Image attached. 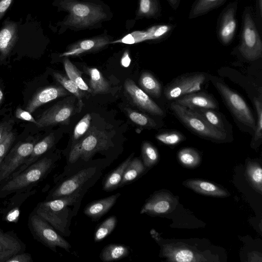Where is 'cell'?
I'll use <instances>...</instances> for the list:
<instances>
[{"label": "cell", "instance_id": "30bf717a", "mask_svg": "<svg viewBox=\"0 0 262 262\" xmlns=\"http://www.w3.org/2000/svg\"><path fill=\"white\" fill-rule=\"evenodd\" d=\"M35 141L17 143L0 163V184L10 178L31 154Z\"/></svg>", "mask_w": 262, "mask_h": 262}, {"label": "cell", "instance_id": "83f0119b", "mask_svg": "<svg viewBox=\"0 0 262 262\" xmlns=\"http://www.w3.org/2000/svg\"><path fill=\"white\" fill-rule=\"evenodd\" d=\"M129 254V247L119 244L106 245L101 251L100 258L103 262H110L122 259Z\"/></svg>", "mask_w": 262, "mask_h": 262}, {"label": "cell", "instance_id": "e575fe53", "mask_svg": "<svg viewBox=\"0 0 262 262\" xmlns=\"http://www.w3.org/2000/svg\"><path fill=\"white\" fill-rule=\"evenodd\" d=\"M63 63L68 77L74 82L81 91L91 92L90 88L82 78L81 72L70 60L66 58Z\"/></svg>", "mask_w": 262, "mask_h": 262}, {"label": "cell", "instance_id": "f6af8a7d", "mask_svg": "<svg viewBox=\"0 0 262 262\" xmlns=\"http://www.w3.org/2000/svg\"><path fill=\"white\" fill-rule=\"evenodd\" d=\"M16 118L22 120L27 121L34 123L36 125L37 124L36 120L34 118L31 114L27 111L17 108L15 111Z\"/></svg>", "mask_w": 262, "mask_h": 262}, {"label": "cell", "instance_id": "f907efd6", "mask_svg": "<svg viewBox=\"0 0 262 262\" xmlns=\"http://www.w3.org/2000/svg\"><path fill=\"white\" fill-rule=\"evenodd\" d=\"M130 62L131 59L128 52L125 51L121 59V64L123 67L127 68L129 66Z\"/></svg>", "mask_w": 262, "mask_h": 262}, {"label": "cell", "instance_id": "74e56055", "mask_svg": "<svg viewBox=\"0 0 262 262\" xmlns=\"http://www.w3.org/2000/svg\"><path fill=\"white\" fill-rule=\"evenodd\" d=\"M117 223L116 216L112 215L102 222L96 229L94 239L95 242H98L110 235L115 229Z\"/></svg>", "mask_w": 262, "mask_h": 262}, {"label": "cell", "instance_id": "1f68e13d", "mask_svg": "<svg viewBox=\"0 0 262 262\" xmlns=\"http://www.w3.org/2000/svg\"><path fill=\"white\" fill-rule=\"evenodd\" d=\"M146 168L140 159H132L124 171L119 187L136 180L144 173Z\"/></svg>", "mask_w": 262, "mask_h": 262}, {"label": "cell", "instance_id": "4316f807", "mask_svg": "<svg viewBox=\"0 0 262 262\" xmlns=\"http://www.w3.org/2000/svg\"><path fill=\"white\" fill-rule=\"evenodd\" d=\"M133 155L121 163L116 168L109 173L103 183V189L105 191H112L120 186L124 171L130 162Z\"/></svg>", "mask_w": 262, "mask_h": 262}, {"label": "cell", "instance_id": "7a4b0ae2", "mask_svg": "<svg viewBox=\"0 0 262 262\" xmlns=\"http://www.w3.org/2000/svg\"><path fill=\"white\" fill-rule=\"evenodd\" d=\"M56 159L52 156L40 158L23 171L0 184V199L21 192L43 180L54 168Z\"/></svg>", "mask_w": 262, "mask_h": 262}, {"label": "cell", "instance_id": "ba28073f", "mask_svg": "<svg viewBox=\"0 0 262 262\" xmlns=\"http://www.w3.org/2000/svg\"><path fill=\"white\" fill-rule=\"evenodd\" d=\"M214 84L236 119L254 130L255 119L242 97L222 82L215 81Z\"/></svg>", "mask_w": 262, "mask_h": 262}, {"label": "cell", "instance_id": "f546056e", "mask_svg": "<svg viewBox=\"0 0 262 262\" xmlns=\"http://www.w3.org/2000/svg\"><path fill=\"white\" fill-rule=\"evenodd\" d=\"M161 15V7L159 0H139L137 18L158 19Z\"/></svg>", "mask_w": 262, "mask_h": 262}, {"label": "cell", "instance_id": "ee69618b", "mask_svg": "<svg viewBox=\"0 0 262 262\" xmlns=\"http://www.w3.org/2000/svg\"><path fill=\"white\" fill-rule=\"evenodd\" d=\"M15 140V136L11 131L0 141V163L10 150Z\"/></svg>", "mask_w": 262, "mask_h": 262}, {"label": "cell", "instance_id": "d590c367", "mask_svg": "<svg viewBox=\"0 0 262 262\" xmlns=\"http://www.w3.org/2000/svg\"><path fill=\"white\" fill-rule=\"evenodd\" d=\"M53 77L67 91H68L77 98L79 111H80L83 106L80 92L81 90H80L74 82L60 73L54 72L53 73Z\"/></svg>", "mask_w": 262, "mask_h": 262}, {"label": "cell", "instance_id": "44dd1931", "mask_svg": "<svg viewBox=\"0 0 262 262\" xmlns=\"http://www.w3.org/2000/svg\"><path fill=\"white\" fill-rule=\"evenodd\" d=\"M18 38V28L16 23L6 21L0 30V60L9 55Z\"/></svg>", "mask_w": 262, "mask_h": 262}, {"label": "cell", "instance_id": "e0dca14e", "mask_svg": "<svg viewBox=\"0 0 262 262\" xmlns=\"http://www.w3.org/2000/svg\"><path fill=\"white\" fill-rule=\"evenodd\" d=\"M69 94L62 86L52 85L40 89L29 100L26 110L30 113H33L39 106Z\"/></svg>", "mask_w": 262, "mask_h": 262}, {"label": "cell", "instance_id": "4fadbf2b", "mask_svg": "<svg viewBox=\"0 0 262 262\" xmlns=\"http://www.w3.org/2000/svg\"><path fill=\"white\" fill-rule=\"evenodd\" d=\"M73 104L69 102H59L43 112L36 121L38 127L58 124H68L73 114Z\"/></svg>", "mask_w": 262, "mask_h": 262}, {"label": "cell", "instance_id": "6da1fadb", "mask_svg": "<svg viewBox=\"0 0 262 262\" xmlns=\"http://www.w3.org/2000/svg\"><path fill=\"white\" fill-rule=\"evenodd\" d=\"M88 187H84L74 193L56 199L41 202L33 212L49 223L57 231L64 236L70 234L71 220L77 211L71 206H79Z\"/></svg>", "mask_w": 262, "mask_h": 262}, {"label": "cell", "instance_id": "d4e9b609", "mask_svg": "<svg viewBox=\"0 0 262 262\" xmlns=\"http://www.w3.org/2000/svg\"><path fill=\"white\" fill-rule=\"evenodd\" d=\"M163 255L170 261L179 262H190L199 261L195 253L185 247L173 245H163Z\"/></svg>", "mask_w": 262, "mask_h": 262}, {"label": "cell", "instance_id": "5bb4252c", "mask_svg": "<svg viewBox=\"0 0 262 262\" xmlns=\"http://www.w3.org/2000/svg\"><path fill=\"white\" fill-rule=\"evenodd\" d=\"M178 200L172 194L165 191L155 192L146 201L140 213L159 215L170 212L177 205Z\"/></svg>", "mask_w": 262, "mask_h": 262}, {"label": "cell", "instance_id": "52a82bcc", "mask_svg": "<svg viewBox=\"0 0 262 262\" xmlns=\"http://www.w3.org/2000/svg\"><path fill=\"white\" fill-rule=\"evenodd\" d=\"M28 226L37 241L56 251L60 247L69 251L71 245L46 221L33 211L29 216Z\"/></svg>", "mask_w": 262, "mask_h": 262}, {"label": "cell", "instance_id": "d6a6232c", "mask_svg": "<svg viewBox=\"0 0 262 262\" xmlns=\"http://www.w3.org/2000/svg\"><path fill=\"white\" fill-rule=\"evenodd\" d=\"M246 176L252 186L259 193L262 191V169L258 163L249 162L247 165Z\"/></svg>", "mask_w": 262, "mask_h": 262}, {"label": "cell", "instance_id": "7bdbcfd3", "mask_svg": "<svg viewBox=\"0 0 262 262\" xmlns=\"http://www.w3.org/2000/svg\"><path fill=\"white\" fill-rule=\"evenodd\" d=\"M254 104L257 114V122L254 129V139L255 141L262 137V103L261 97L254 99Z\"/></svg>", "mask_w": 262, "mask_h": 262}, {"label": "cell", "instance_id": "277c9868", "mask_svg": "<svg viewBox=\"0 0 262 262\" xmlns=\"http://www.w3.org/2000/svg\"><path fill=\"white\" fill-rule=\"evenodd\" d=\"M237 49L245 59L256 60L262 56V41L252 7L245 8L242 14Z\"/></svg>", "mask_w": 262, "mask_h": 262}, {"label": "cell", "instance_id": "ac0fdd59", "mask_svg": "<svg viewBox=\"0 0 262 262\" xmlns=\"http://www.w3.org/2000/svg\"><path fill=\"white\" fill-rule=\"evenodd\" d=\"M109 43V39L106 36H97L84 39L70 46L67 50L60 56H76L97 51L103 48Z\"/></svg>", "mask_w": 262, "mask_h": 262}, {"label": "cell", "instance_id": "681fc988", "mask_svg": "<svg viewBox=\"0 0 262 262\" xmlns=\"http://www.w3.org/2000/svg\"><path fill=\"white\" fill-rule=\"evenodd\" d=\"M13 0H0V19H1L11 5Z\"/></svg>", "mask_w": 262, "mask_h": 262}, {"label": "cell", "instance_id": "8992f818", "mask_svg": "<svg viewBox=\"0 0 262 262\" xmlns=\"http://www.w3.org/2000/svg\"><path fill=\"white\" fill-rule=\"evenodd\" d=\"M170 107L181 122L197 135L217 142L226 139V132L212 126L196 112L174 102L170 104Z\"/></svg>", "mask_w": 262, "mask_h": 262}, {"label": "cell", "instance_id": "7dc6e473", "mask_svg": "<svg viewBox=\"0 0 262 262\" xmlns=\"http://www.w3.org/2000/svg\"><path fill=\"white\" fill-rule=\"evenodd\" d=\"M255 18L260 30L262 24V0H255Z\"/></svg>", "mask_w": 262, "mask_h": 262}, {"label": "cell", "instance_id": "ab89813d", "mask_svg": "<svg viewBox=\"0 0 262 262\" xmlns=\"http://www.w3.org/2000/svg\"><path fill=\"white\" fill-rule=\"evenodd\" d=\"M91 116L90 114H86L76 125L72 138V144L79 140L88 132L90 128Z\"/></svg>", "mask_w": 262, "mask_h": 262}, {"label": "cell", "instance_id": "c3c4849f", "mask_svg": "<svg viewBox=\"0 0 262 262\" xmlns=\"http://www.w3.org/2000/svg\"><path fill=\"white\" fill-rule=\"evenodd\" d=\"M13 120H9L0 123V141L11 131Z\"/></svg>", "mask_w": 262, "mask_h": 262}, {"label": "cell", "instance_id": "f35d334b", "mask_svg": "<svg viewBox=\"0 0 262 262\" xmlns=\"http://www.w3.org/2000/svg\"><path fill=\"white\" fill-rule=\"evenodd\" d=\"M191 110L199 114L212 126L219 130L226 132L222 118L214 110L210 108H194Z\"/></svg>", "mask_w": 262, "mask_h": 262}, {"label": "cell", "instance_id": "484cf974", "mask_svg": "<svg viewBox=\"0 0 262 262\" xmlns=\"http://www.w3.org/2000/svg\"><path fill=\"white\" fill-rule=\"evenodd\" d=\"M228 0H195L188 14L189 19L203 16L224 5Z\"/></svg>", "mask_w": 262, "mask_h": 262}, {"label": "cell", "instance_id": "f1b7e54d", "mask_svg": "<svg viewBox=\"0 0 262 262\" xmlns=\"http://www.w3.org/2000/svg\"><path fill=\"white\" fill-rule=\"evenodd\" d=\"M85 72L90 76L91 92L94 94L104 93L109 89L108 82L100 71L96 68H86Z\"/></svg>", "mask_w": 262, "mask_h": 262}, {"label": "cell", "instance_id": "5b68a950", "mask_svg": "<svg viewBox=\"0 0 262 262\" xmlns=\"http://www.w3.org/2000/svg\"><path fill=\"white\" fill-rule=\"evenodd\" d=\"M60 5L69 13L64 24L77 29L89 27L106 17L99 6L76 0H61Z\"/></svg>", "mask_w": 262, "mask_h": 262}, {"label": "cell", "instance_id": "836d02e7", "mask_svg": "<svg viewBox=\"0 0 262 262\" xmlns=\"http://www.w3.org/2000/svg\"><path fill=\"white\" fill-rule=\"evenodd\" d=\"M178 159L185 167L194 168L198 166L201 161L200 154L192 148H184L178 154Z\"/></svg>", "mask_w": 262, "mask_h": 262}, {"label": "cell", "instance_id": "9a60e30c", "mask_svg": "<svg viewBox=\"0 0 262 262\" xmlns=\"http://www.w3.org/2000/svg\"><path fill=\"white\" fill-rule=\"evenodd\" d=\"M176 27L175 24H161L154 26L146 31L133 32L117 42L132 44L144 40L160 41L166 39Z\"/></svg>", "mask_w": 262, "mask_h": 262}, {"label": "cell", "instance_id": "d6986e66", "mask_svg": "<svg viewBox=\"0 0 262 262\" xmlns=\"http://www.w3.org/2000/svg\"><path fill=\"white\" fill-rule=\"evenodd\" d=\"M189 109L210 108L215 110L218 108V104L213 97L210 95L195 92L179 97L173 101Z\"/></svg>", "mask_w": 262, "mask_h": 262}, {"label": "cell", "instance_id": "8fae6325", "mask_svg": "<svg viewBox=\"0 0 262 262\" xmlns=\"http://www.w3.org/2000/svg\"><path fill=\"white\" fill-rule=\"evenodd\" d=\"M237 7V1L231 2L224 8L219 16L216 33L219 41L224 46L230 44L236 34Z\"/></svg>", "mask_w": 262, "mask_h": 262}, {"label": "cell", "instance_id": "60d3db41", "mask_svg": "<svg viewBox=\"0 0 262 262\" xmlns=\"http://www.w3.org/2000/svg\"><path fill=\"white\" fill-rule=\"evenodd\" d=\"M156 138L166 145H175L183 141L185 137L178 131H169L157 135Z\"/></svg>", "mask_w": 262, "mask_h": 262}, {"label": "cell", "instance_id": "bcb514c9", "mask_svg": "<svg viewBox=\"0 0 262 262\" xmlns=\"http://www.w3.org/2000/svg\"><path fill=\"white\" fill-rule=\"evenodd\" d=\"M33 259L30 254L21 252L15 254L9 258L6 262H32Z\"/></svg>", "mask_w": 262, "mask_h": 262}, {"label": "cell", "instance_id": "ffe728a7", "mask_svg": "<svg viewBox=\"0 0 262 262\" xmlns=\"http://www.w3.org/2000/svg\"><path fill=\"white\" fill-rule=\"evenodd\" d=\"M25 248L24 243L15 234L0 229V262H6L15 254L24 252Z\"/></svg>", "mask_w": 262, "mask_h": 262}, {"label": "cell", "instance_id": "b9f144b4", "mask_svg": "<svg viewBox=\"0 0 262 262\" xmlns=\"http://www.w3.org/2000/svg\"><path fill=\"white\" fill-rule=\"evenodd\" d=\"M126 111L129 119L135 124L145 127L156 126V124L154 120L147 116L129 108L126 109Z\"/></svg>", "mask_w": 262, "mask_h": 262}, {"label": "cell", "instance_id": "3957f363", "mask_svg": "<svg viewBox=\"0 0 262 262\" xmlns=\"http://www.w3.org/2000/svg\"><path fill=\"white\" fill-rule=\"evenodd\" d=\"M112 146L107 133L93 126L82 138L72 145L68 164L73 165L80 160L88 161L95 154L106 150Z\"/></svg>", "mask_w": 262, "mask_h": 262}, {"label": "cell", "instance_id": "7c38bea8", "mask_svg": "<svg viewBox=\"0 0 262 262\" xmlns=\"http://www.w3.org/2000/svg\"><path fill=\"white\" fill-rule=\"evenodd\" d=\"M206 80V76L201 73L182 76L165 88L164 94L169 100H174L185 95L199 91Z\"/></svg>", "mask_w": 262, "mask_h": 262}, {"label": "cell", "instance_id": "2e32d148", "mask_svg": "<svg viewBox=\"0 0 262 262\" xmlns=\"http://www.w3.org/2000/svg\"><path fill=\"white\" fill-rule=\"evenodd\" d=\"M124 89L133 102L140 108L155 115L163 116L164 112L150 97L134 81L127 79L124 82Z\"/></svg>", "mask_w": 262, "mask_h": 262}, {"label": "cell", "instance_id": "cb8c5ba5", "mask_svg": "<svg viewBox=\"0 0 262 262\" xmlns=\"http://www.w3.org/2000/svg\"><path fill=\"white\" fill-rule=\"evenodd\" d=\"M54 143L55 137L53 133L47 136L41 141L36 142L34 145L30 155L20 167L13 175L23 171L30 165L40 158L43 154L53 146Z\"/></svg>", "mask_w": 262, "mask_h": 262}, {"label": "cell", "instance_id": "603a6c76", "mask_svg": "<svg viewBox=\"0 0 262 262\" xmlns=\"http://www.w3.org/2000/svg\"><path fill=\"white\" fill-rule=\"evenodd\" d=\"M183 185L194 191L211 196L224 198L229 195L228 192L211 182L200 179H189Z\"/></svg>", "mask_w": 262, "mask_h": 262}, {"label": "cell", "instance_id": "4dcf8cb0", "mask_svg": "<svg viewBox=\"0 0 262 262\" xmlns=\"http://www.w3.org/2000/svg\"><path fill=\"white\" fill-rule=\"evenodd\" d=\"M139 84L146 94L156 98L161 96L162 87L156 77L148 72L142 73L139 78Z\"/></svg>", "mask_w": 262, "mask_h": 262}, {"label": "cell", "instance_id": "7402d4cb", "mask_svg": "<svg viewBox=\"0 0 262 262\" xmlns=\"http://www.w3.org/2000/svg\"><path fill=\"white\" fill-rule=\"evenodd\" d=\"M120 193L96 200L86 205L83 213L93 220H98L105 214L115 205Z\"/></svg>", "mask_w": 262, "mask_h": 262}, {"label": "cell", "instance_id": "9c48e42d", "mask_svg": "<svg viewBox=\"0 0 262 262\" xmlns=\"http://www.w3.org/2000/svg\"><path fill=\"white\" fill-rule=\"evenodd\" d=\"M97 171L96 166H89L81 169L56 185L50 191L46 200L56 199L74 193L89 185L88 182L92 179Z\"/></svg>", "mask_w": 262, "mask_h": 262}, {"label": "cell", "instance_id": "8d00e7d4", "mask_svg": "<svg viewBox=\"0 0 262 262\" xmlns=\"http://www.w3.org/2000/svg\"><path fill=\"white\" fill-rule=\"evenodd\" d=\"M143 163L146 168H151L155 165L159 160L157 149L150 143L145 141L141 147Z\"/></svg>", "mask_w": 262, "mask_h": 262}, {"label": "cell", "instance_id": "816d5d0a", "mask_svg": "<svg viewBox=\"0 0 262 262\" xmlns=\"http://www.w3.org/2000/svg\"><path fill=\"white\" fill-rule=\"evenodd\" d=\"M169 6L174 10H177L180 4L181 0H167Z\"/></svg>", "mask_w": 262, "mask_h": 262}, {"label": "cell", "instance_id": "f5cc1de1", "mask_svg": "<svg viewBox=\"0 0 262 262\" xmlns=\"http://www.w3.org/2000/svg\"><path fill=\"white\" fill-rule=\"evenodd\" d=\"M3 97H4L3 92L2 91L1 89H0V104H1V103L3 101Z\"/></svg>", "mask_w": 262, "mask_h": 262}]
</instances>
